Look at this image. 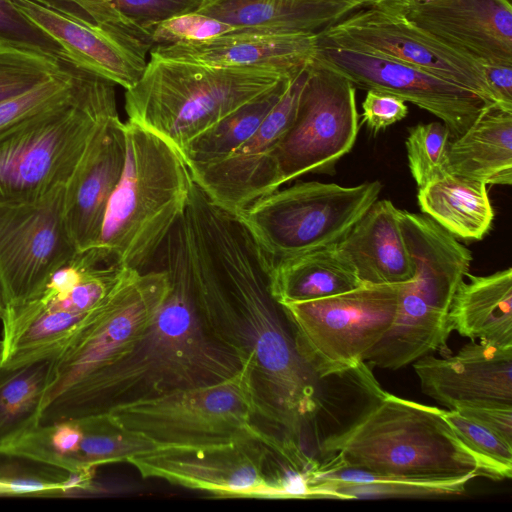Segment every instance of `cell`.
Listing matches in <instances>:
<instances>
[{
    "label": "cell",
    "instance_id": "obj_1",
    "mask_svg": "<svg viewBox=\"0 0 512 512\" xmlns=\"http://www.w3.org/2000/svg\"><path fill=\"white\" fill-rule=\"evenodd\" d=\"M195 307L248 369L255 416L302 444L322 407V380L298 353L270 292V266L240 218L193 184L180 219Z\"/></svg>",
    "mask_w": 512,
    "mask_h": 512
},
{
    "label": "cell",
    "instance_id": "obj_2",
    "mask_svg": "<svg viewBox=\"0 0 512 512\" xmlns=\"http://www.w3.org/2000/svg\"><path fill=\"white\" fill-rule=\"evenodd\" d=\"M169 289L154 320L125 356L89 374L40 413V424L107 413L113 407L226 380L241 361L217 342L194 304L180 221L154 261Z\"/></svg>",
    "mask_w": 512,
    "mask_h": 512
},
{
    "label": "cell",
    "instance_id": "obj_3",
    "mask_svg": "<svg viewBox=\"0 0 512 512\" xmlns=\"http://www.w3.org/2000/svg\"><path fill=\"white\" fill-rule=\"evenodd\" d=\"M442 409L381 393L343 430L320 443L334 466L428 480L487 477V466L457 437Z\"/></svg>",
    "mask_w": 512,
    "mask_h": 512
},
{
    "label": "cell",
    "instance_id": "obj_4",
    "mask_svg": "<svg viewBox=\"0 0 512 512\" xmlns=\"http://www.w3.org/2000/svg\"><path fill=\"white\" fill-rule=\"evenodd\" d=\"M114 87L77 65L67 91L0 131V206L66 185L101 125L118 113Z\"/></svg>",
    "mask_w": 512,
    "mask_h": 512
},
{
    "label": "cell",
    "instance_id": "obj_5",
    "mask_svg": "<svg viewBox=\"0 0 512 512\" xmlns=\"http://www.w3.org/2000/svg\"><path fill=\"white\" fill-rule=\"evenodd\" d=\"M124 126V168L95 248L106 263L142 272L183 216L194 181L175 147L135 123Z\"/></svg>",
    "mask_w": 512,
    "mask_h": 512
},
{
    "label": "cell",
    "instance_id": "obj_6",
    "mask_svg": "<svg viewBox=\"0 0 512 512\" xmlns=\"http://www.w3.org/2000/svg\"><path fill=\"white\" fill-rule=\"evenodd\" d=\"M297 73L213 67L149 55L138 82L125 90L127 121L160 136L182 155L198 136Z\"/></svg>",
    "mask_w": 512,
    "mask_h": 512
},
{
    "label": "cell",
    "instance_id": "obj_7",
    "mask_svg": "<svg viewBox=\"0 0 512 512\" xmlns=\"http://www.w3.org/2000/svg\"><path fill=\"white\" fill-rule=\"evenodd\" d=\"M381 190L379 181L349 187L299 182L258 199L238 217L271 268L338 243L378 200Z\"/></svg>",
    "mask_w": 512,
    "mask_h": 512
},
{
    "label": "cell",
    "instance_id": "obj_8",
    "mask_svg": "<svg viewBox=\"0 0 512 512\" xmlns=\"http://www.w3.org/2000/svg\"><path fill=\"white\" fill-rule=\"evenodd\" d=\"M400 284H366L322 299L279 304L295 347L323 380L364 366L396 316Z\"/></svg>",
    "mask_w": 512,
    "mask_h": 512
},
{
    "label": "cell",
    "instance_id": "obj_9",
    "mask_svg": "<svg viewBox=\"0 0 512 512\" xmlns=\"http://www.w3.org/2000/svg\"><path fill=\"white\" fill-rule=\"evenodd\" d=\"M121 427L165 445H211L266 433L255 416L248 369L221 382L174 390L117 405L107 412Z\"/></svg>",
    "mask_w": 512,
    "mask_h": 512
},
{
    "label": "cell",
    "instance_id": "obj_10",
    "mask_svg": "<svg viewBox=\"0 0 512 512\" xmlns=\"http://www.w3.org/2000/svg\"><path fill=\"white\" fill-rule=\"evenodd\" d=\"M168 289L167 273L160 266L129 270L52 360L40 413L83 378L128 354L154 320Z\"/></svg>",
    "mask_w": 512,
    "mask_h": 512
},
{
    "label": "cell",
    "instance_id": "obj_11",
    "mask_svg": "<svg viewBox=\"0 0 512 512\" xmlns=\"http://www.w3.org/2000/svg\"><path fill=\"white\" fill-rule=\"evenodd\" d=\"M358 131L356 87L313 60L294 120L273 152L278 187L333 170L353 148Z\"/></svg>",
    "mask_w": 512,
    "mask_h": 512
},
{
    "label": "cell",
    "instance_id": "obj_12",
    "mask_svg": "<svg viewBox=\"0 0 512 512\" xmlns=\"http://www.w3.org/2000/svg\"><path fill=\"white\" fill-rule=\"evenodd\" d=\"M317 43L414 66L473 91L490 105H498L481 64L410 22L389 0L350 13L319 32Z\"/></svg>",
    "mask_w": 512,
    "mask_h": 512
},
{
    "label": "cell",
    "instance_id": "obj_13",
    "mask_svg": "<svg viewBox=\"0 0 512 512\" xmlns=\"http://www.w3.org/2000/svg\"><path fill=\"white\" fill-rule=\"evenodd\" d=\"M64 193L61 186L34 202L0 206V287L6 309L36 297L77 253L64 220Z\"/></svg>",
    "mask_w": 512,
    "mask_h": 512
},
{
    "label": "cell",
    "instance_id": "obj_14",
    "mask_svg": "<svg viewBox=\"0 0 512 512\" xmlns=\"http://www.w3.org/2000/svg\"><path fill=\"white\" fill-rule=\"evenodd\" d=\"M268 447L245 437L211 445H165L130 458L142 478L206 492L218 497L272 498L265 477Z\"/></svg>",
    "mask_w": 512,
    "mask_h": 512
},
{
    "label": "cell",
    "instance_id": "obj_15",
    "mask_svg": "<svg viewBox=\"0 0 512 512\" xmlns=\"http://www.w3.org/2000/svg\"><path fill=\"white\" fill-rule=\"evenodd\" d=\"M313 60L363 90L385 92L436 116L451 140L491 106L473 91L414 66L371 53L317 43Z\"/></svg>",
    "mask_w": 512,
    "mask_h": 512
},
{
    "label": "cell",
    "instance_id": "obj_16",
    "mask_svg": "<svg viewBox=\"0 0 512 512\" xmlns=\"http://www.w3.org/2000/svg\"><path fill=\"white\" fill-rule=\"evenodd\" d=\"M308 66L291 79L250 138L221 160L190 170L194 183L219 207L238 216L279 189L273 152L294 120Z\"/></svg>",
    "mask_w": 512,
    "mask_h": 512
},
{
    "label": "cell",
    "instance_id": "obj_17",
    "mask_svg": "<svg viewBox=\"0 0 512 512\" xmlns=\"http://www.w3.org/2000/svg\"><path fill=\"white\" fill-rule=\"evenodd\" d=\"M389 1L410 22L482 66H512L511 0Z\"/></svg>",
    "mask_w": 512,
    "mask_h": 512
},
{
    "label": "cell",
    "instance_id": "obj_18",
    "mask_svg": "<svg viewBox=\"0 0 512 512\" xmlns=\"http://www.w3.org/2000/svg\"><path fill=\"white\" fill-rule=\"evenodd\" d=\"M414 363L422 392L449 410L512 406V346L471 341L455 355H425Z\"/></svg>",
    "mask_w": 512,
    "mask_h": 512
},
{
    "label": "cell",
    "instance_id": "obj_19",
    "mask_svg": "<svg viewBox=\"0 0 512 512\" xmlns=\"http://www.w3.org/2000/svg\"><path fill=\"white\" fill-rule=\"evenodd\" d=\"M15 5L66 51L69 60L125 90L140 79L149 49L122 31L79 20L33 0Z\"/></svg>",
    "mask_w": 512,
    "mask_h": 512
},
{
    "label": "cell",
    "instance_id": "obj_20",
    "mask_svg": "<svg viewBox=\"0 0 512 512\" xmlns=\"http://www.w3.org/2000/svg\"><path fill=\"white\" fill-rule=\"evenodd\" d=\"M125 156V126L117 113L101 125L65 185L64 220L77 252L97 246Z\"/></svg>",
    "mask_w": 512,
    "mask_h": 512
},
{
    "label": "cell",
    "instance_id": "obj_21",
    "mask_svg": "<svg viewBox=\"0 0 512 512\" xmlns=\"http://www.w3.org/2000/svg\"><path fill=\"white\" fill-rule=\"evenodd\" d=\"M317 34L238 30L201 42L156 45L149 55L223 68H271L296 73L314 58Z\"/></svg>",
    "mask_w": 512,
    "mask_h": 512
},
{
    "label": "cell",
    "instance_id": "obj_22",
    "mask_svg": "<svg viewBox=\"0 0 512 512\" xmlns=\"http://www.w3.org/2000/svg\"><path fill=\"white\" fill-rule=\"evenodd\" d=\"M336 246L362 283L400 284L414 276L399 209L390 200H376Z\"/></svg>",
    "mask_w": 512,
    "mask_h": 512
},
{
    "label": "cell",
    "instance_id": "obj_23",
    "mask_svg": "<svg viewBox=\"0 0 512 512\" xmlns=\"http://www.w3.org/2000/svg\"><path fill=\"white\" fill-rule=\"evenodd\" d=\"M383 0H215L197 11L247 30L318 34L350 13Z\"/></svg>",
    "mask_w": 512,
    "mask_h": 512
},
{
    "label": "cell",
    "instance_id": "obj_24",
    "mask_svg": "<svg viewBox=\"0 0 512 512\" xmlns=\"http://www.w3.org/2000/svg\"><path fill=\"white\" fill-rule=\"evenodd\" d=\"M449 326L472 341L512 346V269L468 273L454 295Z\"/></svg>",
    "mask_w": 512,
    "mask_h": 512
},
{
    "label": "cell",
    "instance_id": "obj_25",
    "mask_svg": "<svg viewBox=\"0 0 512 512\" xmlns=\"http://www.w3.org/2000/svg\"><path fill=\"white\" fill-rule=\"evenodd\" d=\"M448 172L485 183H512V111L486 107L469 128L451 140Z\"/></svg>",
    "mask_w": 512,
    "mask_h": 512
},
{
    "label": "cell",
    "instance_id": "obj_26",
    "mask_svg": "<svg viewBox=\"0 0 512 512\" xmlns=\"http://www.w3.org/2000/svg\"><path fill=\"white\" fill-rule=\"evenodd\" d=\"M362 284L336 244L285 259L270 268V292L278 304L322 299Z\"/></svg>",
    "mask_w": 512,
    "mask_h": 512
},
{
    "label": "cell",
    "instance_id": "obj_27",
    "mask_svg": "<svg viewBox=\"0 0 512 512\" xmlns=\"http://www.w3.org/2000/svg\"><path fill=\"white\" fill-rule=\"evenodd\" d=\"M472 478L413 479L334 466L320 461L309 486V498L378 499L461 495Z\"/></svg>",
    "mask_w": 512,
    "mask_h": 512
},
{
    "label": "cell",
    "instance_id": "obj_28",
    "mask_svg": "<svg viewBox=\"0 0 512 512\" xmlns=\"http://www.w3.org/2000/svg\"><path fill=\"white\" fill-rule=\"evenodd\" d=\"M423 214L457 239L481 240L491 229L494 211L485 183L447 173L418 189Z\"/></svg>",
    "mask_w": 512,
    "mask_h": 512
},
{
    "label": "cell",
    "instance_id": "obj_29",
    "mask_svg": "<svg viewBox=\"0 0 512 512\" xmlns=\"http://www.w3.org/2000/svg\"><path fill=\"white\" fill-rule=\"evenodd\" d=\"M204 0H63L52 9L79 20L116 28L149 50L151 32L172 17L197 11Z\"/></svg>",
    "mask_w": 512,
    "mask_h": 512
},
{
    "label": "cell",
    "instance_id": "obj_30",
    "mask_svg": "<svg viewBox=\"0 0 512 512\" xmlns=\"http://www.w3.org/2000/svg\"><path fill=\"white\" fill-rule=\"evenodd\" d=\"M52 360L17 368L0 366V448L40 424V407Z\"/></svg>",
    "mask_w": 512,
    "mask_h": 512
},
{
    "label": "cell",
    "instance_id": "obj_31",
    "mask_svg": "<svg viewBox=\"0 0 512 512\" xmlns=\"http://www.w3.org/2000/svg\"><path fill=\"white\" fill-rule=\"evenodd\" d=\"M292 78L194 139L182 154L189 170L221 160L250 138L281 98Z\"/></svg>",
    "mask_w": 512,
    "mask_h": 512
},
{
    "label": "cell",
    "instance_id": "obj_32",
    "mask_svg": "<svg viewBox=\"0 0 512 512\" xmlns=\"http://www.w3.org/2000/svg\"><path fill=\"white\" fill-rule=\"evenodd\" d=\"M95 474L75 473L0 449V486L7 496L65 495L92 489Z\"/></svg>",
    "mask_w": 512,
    "mask_h": 512
},
{
    "label": "cell",
    "instance_id": "obj_33",
    "mask_svg": "<svg viewBox=\"0 0 512 512\" xmlns=\"http://www.w3.org/2000/svg\"><path fill=\"white\" fill-rule=\"evenodd\" d=\"M451 136L443 122L420 123L408 130V166L418 189L448 172Z\"/></svg>",
    "mask_w": 512,
    "mask_h": 512
},
{
    "label": "cell",
    "instance_id": "obj_34",
    "mask_svg": "<svg viewBox=\"0 0 512 512\" xmlns=\"http://www.w3.org/2000/svg\"><path fill=\"white\" fill-rule=\"evenodd\" d=\"M62 60L0 45V102L57 75L63 69Z\"/></svg>",
    "mask_w": 512,
    "mask_h": 512
},
{
    "label": "cell",
    "instance_id": "obj_35",
    "mask_svg": "<svg viewBox=\"0 0 512 512\" xmlns=\"http://www.w3.org/2000/svg\"><path fill=\"white\" fill-rule=\"evenodd\" d=\"M443 416L461 442L491 471L494 480L511 478L512 444L458 411L444 410Z\"/></svg>",
    "mask_w": 512,
    "mask_h": 512
},
{
    "label": "cell",
    "instance_id": "obj_36",
    "mask_svg": "<svg viewBox=\"0 0 512 512\" xmlns=\"http://www.w3.org/2000/svg\"><path fill=\"white\" fill-rule=\"evenodd\" d=\"M0 45L38 53L55 60L69 59L66 51L15 5L0 0Z\"/></svg>",
    "mask_w": 512,
    "mask_h": 512
},
{
    "label": "cell",
    "instance_id": "obj_37",
    "mask_svg": "<svg viewBox=\"0 0 512 512\" xmlns=\"http://www.w3.org/2000/svg\"><path fill=\"white\" fill-rule=\"evenodd\" d=\"M54 77L17 96L0 102V131L45 107L73 84L77 64L67 58Z\"/></svg>",
    "mask_w": 512,
    "mask_h": 512
},
{
    "label": "cell",
    "instance_id": "obj_38",
    "mask_svg": "<svg viewBox=\"0 0 512 512\" xmlns=\"http://www.w3.org/2000/svg\"><path fill=\"white\" fill-rule=\"evenodd\" d=\"M244 30L198 11L184 13L156 25L151 32L152 47L201 42Z\"/></svg>",
    "mask_w": 512,
    "mask_h": 512
},
{
    "label": "cell",
    "instance_id": "obj_39",
    "mask_svg": "<svg viewBox=\"0 0 512 512\" xmlns=\"http://www.w3.org/2000/svg\"><path fill=\"white\" fill-rule=\"evenodd\" d=\"M362 110V122L374 133L404 119L408 114L404 100L377 90H367Z\"/></svg>",
    "mask_w": 512,
    "mask_h": 512
},
{
    "label": "cell",
    "instance_id": "obj_40",
    "mask_svg": "<svg viewBox=\"0 0 512 512\" xmlns=\"http://www.w3.org/2000/svg\"><path fill=\"white\" fill-rule=\"evenodd\" d=\"M455 411L483 425L512 444V406L486 404L462 407Z\"/></svg>",
    "mask_w": 512,
    "mask_h": 512
},
{
    "label": "cell",
    "instance_id": "obj_41",
    "mask_svg": "<svg viewBox=\"0 0 512 512\" xmlns=\"http://www.w3.org/2000/svg\"><path fill=\"white\" fill-rule=\"evenodd\" d=\"M483 70L498 105L512 111V66L483 65Z\"/></svg>",
    "mask_w": 512,
    "mask_h": 512
},
{
    "label": "cell",
    "instance_id": "obj_42",
    "mask_svg": "<svg viewBox=\"0 0 512 512\" xmlns=\"http://www.w3.org/2000/svg\"><path fill=\"white\" fill-rule=\"evenodd\" d=\"M39 4H42L46 7H53L54 5H56L57 3L63 1V0H33Z\"/></svg>",
    "mask_w": 512,
    "mask_h": 512
},
{
    "label": "cell",
    "instance_id": "obj_43",
    "mask_svg": "<svg viewBox=\"0 0 512 512\" xmlns=\"http://www.w3.org/2000/svg\"><path fill=\"white\" fill-rule=\"evenodd\" d=\"M5 309H6L5 301H4L2 290L0 287V321L2 320V317L5 313Z\"/></svg>",
    "mask_w": 512,
    "mask_h": 512
},
{
    "label": "cell",
    "instance_id": "obj_44",
    "mask_svg": "<svg viewBox=\"0 0 512 512\" xmlns=\"http://www.w3.org/2000/svg\"><path fill=\"white\" fill-rule=\"evenodd\" d=\"M401 1H410V2H426L431 0H401Z\"/></svg>",
    "mask_w": 512,
    "mask_h": 512
},
{
    "label": "cell",
    "instance_id": "obj_45",
    "mask_svg": "<svg viewBox=\"0 0 512 512\" xmlns=\"http://www.w3.org/2000/svg\"><path fill=\"white\" fill-rule=\"evenodd\" d=\"M0 496H7L5 490L0 486Z\"/></svg>",
    "mask_w": 512,
    "mask_h": 512
},
{
    "label": "cell",
    "instance_id": "obj_46",
    "mask_svg": "<svg viewBox=\"0 0 512 512\" xmlns=\"http://www.w3.org/2000/svg\"><path fill=\"white\" fill-rule=\"evenodd\" d=\"M212 1H215V0H204V3H203V4L208 3V2H212ZM203 4H202V5H203Z\"/></svg>",
    "mask_w": 512,
    "mask_h": 512
},
{
    "label": "cell",
    "instance_id": "obj_47",
    "mask_svg": "<svg viewBox=\"0 0 512 512\" xmlns=\"http://www.w3.org/2000/svg\"><path fill=\"white\" fill-rule=\"evenodd\" d=\"M0 353H1V340H0Z\"/></svg>",
    "mask_w": 512,
    "mask_h": 512
}]
</instances>
